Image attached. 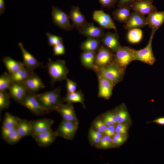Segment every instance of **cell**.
<instances>
[{
  "instance_id": "6da1fadb",
  "label": "cell",
  "mask_w": 164,
  "mask_h": 164,
  "mask_svg": "<svg viewBox=\"0 0 164 164\" xmlns=\"http://www.w3.org/2000/svg\"><path fill=\"white\" fill-rule=\"evenodd\" d=\"M60 92V89L56 88L42 93L35 94L40 104L49 112L55 111L57 107L63 103Z\"/></svg>"
},
{
  "instance_id": "60d3db41",
  "label": "cell",
  "mask_w": 164,
  "mask_h": 164,
  "mask_svg": "<svg viewBox=\"0 0 164 164\" xmlns=\"http://www.w3.org/2000/svg\"><path fill=\"white\" fill-rule=\"evenodd\" d=\"M16 129V126L9 128H2L1 136L5 139Z\"/></svg>"
},
{
  "instance_id": "5bb4252c",
  "label": "cell",
  "mask_w": 164,
  "mask_h": 164,
  "mask_svg": "<svg viewBox=\"0 0 164 164\" xmlns=\"http://www.w3.org/2000/svg\"><path fill=\"white\" fill-rule=\"evenodd\" d=\"M146 17L139 12L133 11L128 22L124 25L125 29L129 30L134 28H140L147 25Z\"/></svg>"
},
{
  "instance_id": "db71d44e",
  "label": "cell",
  "mask_w": 164,
  "mask_h": 164,
  "mask_svg": "<svg viewBox=\"0 0 164 164\" xmlns=\"http://www.w3.org/2000/svg\"><path fill=\"white\" fill-rule=\"evenodd\" d=\"M136 1H148L152 3H153L154 0H137Z\"/></svg>"
},
{
  "instance_id": "4dcf8cb0",
  "label": "cell",
  "mask_w": 164,
  "mask_h": 164,
  "mask_svg": "<svg viewBox=\"0 0 164 164\" xmlns=\"http://www.w3.org/2000/svg\"><path fill=\"white\" fill-rule=\"evenodd\" d=\"M118 123H125L129 119V114L126 106L123 104L114 109Z\"/></svg>"
},
{
  "instance_id": "f35d334b",
  "label": "cell",
  "mask_w": 164,
  "mask_h": 164,
  "mask_svg": "<svg viewBox=\"0 0 164 164\" xmlns=\"http://www.w3.org/2000/svg\"><path fill=\"white\" fill-rule=\"evenodd\" d=\"M53 49L54 56H59L65 54V48L63 43L54 46Z\"/></svg>"
},
{
  "instance_id": "ffe728a7",
  "label": "cell",
  "mask_w": 164,
  "mask_h": 164,
  "mask_svg": "<svg viewBox=\"0 0 164 164\" xmlns=\"http://www.w3.org/2000/svg\"><path fill=\"white\" fill-rule=\"evenodd\" d=\"M23 82L29 92L35 93L45 86L43 82L37 75L34 72Z\"/></svg>"
},
{
  "instance_id": "ab89813d",
  "label": "cell",
  "mask_w": 164,
  "mask_h": 164,
  "mask_svg": "<svg viewBox=\"0 0 164 164\" xmlns=\"http://www.w3.org/2000/svg\"><path fill=\"white\" fill-rule=\"evenodd\" d=\"M66 80L67 93H72L76 91L77 83L73 80L67 78Z\"/></svg>"
},
{
  "instance_id": "ba28073f",
  "label": "cell",
  "mask_w": 164,
  "mask_h": 164,
  "mask_svg": "<svg viewBox=\"0 0 164 164\" xmlns=\"http://www.w3.org/2000/svg\"><path fill=\"white\" fill-rule=\"evenodd\" d=\"M78 127V122L63 119L55 132L57 136L71 140L74 137Z\"/></svg>"
},
{
  "instance_id": "83f0119b",
  "label": "cell",
  "mask_w": 164,
  "mask_h": 164,
  "mask_svg": "<svg viewBox=\"0 0 164 164\" xmlns=\"http://www.w3.org/2000/svg\"><path fill=\"white\" fill-rule=\"evenodd\" d=\"M16 129L21 136L23 138L32 135V127L30 121L19 119L16 126Z\"/></svg>"
},
{
  "instance_id": "cb8c5ba5",
  "label": "cell",
  "mask_w": 164,
  "mask_h": 164,
  "mask_svg": "<svg viewBox=\"0 0 164 164\" xmlns=\"http://www.w3.org/2000/svg\"><path fill=\"white\" fill-rule=\"evenodd\" d=\"M131 9L130 4L119 7L112 12L114 19L119 22L126 24L131 16Z\"/></svg>"
},
{
  "instance_id": "8992f818",
  "label": "cell",
  "mask_w": 164,
  "mask_h": 164,
  "mask_svg": "<svg viewBox=\"0 0 164 164\" xmlns=\"http://www.w3.org/2000/svg\"><path fill=\"white\" fill-rule=\"evenodd\" d=\"M135 60L133 49L121 46L114 53V62L121 67L126 69L128 66Z\"/></svg>"
},
{
  "instance_id": "1f68e13d",
  "label": "cell",
  "mask_w": 164,
  "mask_h": 164,
  "mask_svg": "<svg viewBox=\"0 0 164 164\" xmlns=\"http://www.w3.org/2000/svg\"><path fill=\"white\" fill-rule=\"evenodd\" d=\"M143 36V32L140 28H134L128 30L127 38L128 41L131 43H138L142 40Z\"/></svg>"
},
{
  "instance_id": "30bf717a",
  "label": "cell",
  "mask_w": 164,
  "mask_h": 164,
  "mask_svg": "<svg viewBox=\"0 0 164 164\" xmlns=\"http://www.w3.org/2000/svg\"><path fill=\"white\" fill-rule=\"evenodd\" d=\"M93 19L102 28L108 29H113L117 33L116 27L110 16L102 10L94 11Z\"/></svg>"
},
{
  "instance_id": "9a60e30c",
  "label": "cell",
  "mask_w": 164,
  "mask_h": 164,
  "mask_svg": "<svg viewBox=\"0 0 164 164\" xmlns=\"http://www.w3.org/2000/svg\"><path fill=\"white\" fill-rule=\"evenodd\" d=\"M18 46L21 51L23 59V63L25 68L31 71L40 67L41 63L36 58L24 48L21 43H18Z\"/></svg>"
},
{
  "instance_id": "ac0fdd59",
  "label": "cell",
  "mask_w": 164,
  "mask_h": 164,
  "mask_svg": "<svg viewBox=\"0 0 164 164\" xmlns=\"http://www.w3.org/2000/svg\"><path fill=\"white\" fill-rule=\"evenodd\" d=\"M101 42L104 46L114 53L121 46L116 33L107 32L101 38Z\"/></svg>"
},
{
  "instance_id": "836d02e7",
  "label": "cell",
  "mask_w": 164,
  "mask_h": 164,
  "mask_svg": "<svg viewBox=\"0 0 164 164\" xmlns=\"http://www.w3.org/2000/svg\"><path fill=\"white\" fill-rule=\"evenodd\" d=\"M10 96L6 91H0V109L8 108L10 104Z\"/></svg>"
},
{
  "instance_id": "ee69618b",
  "label": "cell",
  "mask_w": 164,
  "mask_h": 164,
  "mask_svg": "<svg viewBox=\"0 0 164 164\" xmlns=\"http://www.w3.org/2000/svg\"><path fill=\"white\" fill-rule=\"evenodd\" d=\"M89 136L90 139L92 143L97 146L98 143L101 138L94 133L93 129L90 130L89 133Z\"/></svg>"
},
{
  "instance_id": "bcb514c9",
  "label": "cell",
  "mask_w": 164,
  "mask_h": 164,
  "mask_svg": "<svg viewBox=\"0 0 164 164\" xmlns=\"http://www.w3.org/2000/svg\"><path fill=\"white\" fill-rule=\"evenodd\" d=\"M127 138V137L122 138H119L113 136L112 139L114 147L120 146L126 141Z\"/></svg>"
},
{
  "instance_id": "7dc6e473",
  "label": "cell",
  "mask_w": 164,
  "mask_h": 164,
  "mask_svg": "<svg viewBox=\"0 0 164 164\" xmlns=\"http://www.w3.org/2000/svg\"><path fill=\"white\" fill-rule=\"evenodd\" d=\"M115 133V127L113 125L107 126V128L104 132L105 135H108L111 137L113 136Z\"/></svg>"
},
{
  "instance_id": "e0dca14e",
  "label": "cell",
  "mask_w": 164,
  "mask_h": 164,
  "mask_svg": "<svg viewBox=\"0 0 164 164\" xmlns=\"http://www.w3.org/2000/svg\"><path fill=\"white\" fill-rule=\"evenodd\" d=\"M69 17L72 22L73 28L77 30L85 26L87 23L85 16L80 11V8L77 6H73L69 14Z\"/></svg>"
},
{
  "instance_id": "4316f807",
  "label": "cell",
  "mask_w": 164,
  "mask_h": 164,
  "mask_svg": "<svg viewBox=\"0 0 164 164\" xmlns=\"http://www.w3.org/2000/svg\"><path fill=\"white\" fill-rule=\"evenodd\" d=\"M23 67L14 73L9 74L11 82H22L26 80L33 72Z\"/></svg>"
},
{
  "instance_id": "7a4b0ae2",
  "label": "cell",
  "mask_w": 164,
  "mask_h": 164,
  "mask_svg": "<svg viewBox=\"0 0 164 164\" xmlns=\"http://www.w3.org/2000/svg\"><path fill=\"white\" fill-rule=\"evenodd\" d=\"M47 67L49 74L51 78L50 83L52 86L57 81L67 79L69 70L64 60H57L54 61L49 59Z\"/></svg>"
},
{
  "instance_id": "5b68a950",
  "label": "cell",
  "mask_w": 164,
  "mask_h": 164,
  "mask_svg": "<svg viewBox=\"0 0 164 164\" xmlns=\"http://www.w3.org/2000/svg\"><path fill=\"white\" fill-rule=\"evenodd\" d=\"M51 15L53 22L59 28L67 31L72 30L73 27L70 24L69 15L58 8L52 6Z\"/></svg>"
},
{
  "instance_id": "f5cc1de1",
  "label": "cell",
  "mask_w": 164,
  "mask_h": 164,
  "mask_svg": "<svg viewBox=\"0 0 164 164\" xmlns=\"http://www.w3.org/2000/svg\"><path fill=\"white\" fill-rule=\"evenodd\" d=\"M116 127H117L119 128L128 129V126L127 124L125 123H118L116 125Z\"/></svg>"
},
{
  "instance_id": "277c9868",
  "label": "cell",
  "mask_w": 164,
  "mask_h": 164,
  "mask_svg": "<svg viewBox=\"0 0 164 164\" xmlns=\"http://www.w3.org/2000/svg\"><path fill=\"white\" fill-rule=\"evenodd\" d=\"M157 30L152 29L148 42L146 46L140 50L133 49L135 60H138L150 65H153L156 61L152 47V42Z\"/></svg>"
},
{
  "instance_id": "e575fe53",
  "label": "cell",
  "mask_w": 164,
  "mask_h": 164,
  "mask_svg": "<svg viewBox=\"0 0 164 164\" xmlns=\"http://www.w3.org/2000/svg\"><path fill=\"white\" fill-rule=\"evenodd\" d=\"M11 83L9 74L5 72L3 73L0 77V91L8 89Z\"/></svg>"
},
{
  "instance_id": "f1b7e54d",
  "label": "cell",
  "mask_w": 164,
  "mask_h": 164,
  "mask_svg": "<svg viewBox=\"0 0 164 164\" xmlns=\"http://www.w3.org/2000/svg\"><path fill=\"white\" fill-rule=\"evenodd\" d=\"M2 60L9 74L24 67L23 62L16 61L9 56L5 57Z\"/></svg>"
},
{
  "instance_id": "603a6c76",
  "label": "cell",
  "mask_w": 164,
  "mask_h": 164,
  "mask_svg": "<svg viewBox=\"0 0 164 164\" xmlns=\"http://www.w3.org/2000/svg\"><path fill=\"white\" fill-rule=\"evenodd\" d=\"M147 25L157 30L164 23V11H156L148 15L146 17Z\"/></svg>"
},
{
  "instance_id": "2e32d148",
  "label": "cell",
  "mask_w": 164,
  "mask_h": 164,
  "mask_svg": "<svg viewBox=\"0 0 164 164\" xmlns=\"http://www.w3.org/2000/svg\"><path fill=\"white\" fill-rule=\"evenodd\" d=\"M32 136L38 145L43 147L50 145L57 136L55 132L53 131L51 129L44 132L33 134Z\"/></svg>"
},
{
  "instance_id": "f546056e",
  "label": "cell",
  "mask_w": 164,
  "mask_h": 164,
  "mask_svg": "<svg viewBox=\"0 0 164 164\" xmlns=\"http://www.w3.org/2000/svg\"><path fill=\"white\" fill-rule=\"evenodd\" d=\"M62 100L63 102H66L67 103H80L83 107H85L84 95L80 91L67 93L66 96L62 99Z\"/></svg>"
},
{
  "instance_id": "681fc988",
  "label": "cell",
  "mask_w": 164,
  "mask_h": 164,
  "mask_svg": "<svg viewBox=\"0 0 164 164\" xmlns=\"http://www.w3.org/2000/svg\"><path fill=\"white\" fill-rule=\"evenodd\" d=\"M150 122H154L159 125L164 126V117H159Z\"/></svg>"
},
{
  "instance_id": "c3c4849f",
  "label": "cell",
  "mask_w": 164,
  "mask_h": 164,
  "mask_svg": "<svg viewBox=\"0 0 164 164\" xmlns=\"http://www.w3.org/2000/svg\"><path fill=\"white\" fill-rule=\"evenodd\" d=\"M137 0H118L117 6L119 7L126 5H129Z\"/></svg>"
},
{
  "instance_id": "8fae6325",
  "label": "cell",
  "mask_w": 164,
  "mask_h": 164,
  "mask_svg": "<svg viewBox=\"0 0 164 164\" xmlns=\"http://www.w3.org/2000/svg\"><path fill=\"white\" fill-rule=\"evenodd\" d=\"M8 90L10 97L20 104L28 92L23 82H11Z\"/></svg>"
},
{
  "instance_id": "3957f363",
  "label": "cell",
  "mask_w": 164,
  "mask_h": 164,
  "mask_svg": "<svg viewBox=\"0 0 164 164\" xmlns=\"http://www.w3.org/2000/svg\"><path fill=\"white\" fill-rule=\"evenodd\" d=\"M126 69L117 64L115 62L94 71L96 73L100 74L111 81L114 86L123 80Z\"/></svg>"
},
{
  "instance_id": "74e56055",
  "label": "cell",
  "mask_w": 164,
  "mask_h": 164,
  "mask_svg": "<svg viewBox=\"0 0 164 164\" xmlns=\"http://www.w3.org/2000/svg\"><path fill=\"white\" fill-rule=\"evenodd\" d=\"M93 125L95 129L94 130L103 134H104L107 126L104 123L102 119L99 118L97 119L94 122Z\"/></svg>"
},
{
  "instance_id": "f907efd6",
  "label": "cell",
  "mask_w": 164,
  "mask_h": 164,
  "mask_svg": "<svg viewBox=\"0 0 164 164\" xmlns=\"http://www.w3.org/2000/svg\"><path fill=\"white\" fill-rule=\"evenodd\" d=\"M128 129H122L117 127H115V132L122 135H126L128 132Z\"/></svg>"
},
{
  "instance_id": "d6986e66",
  "label": "cell",
  "mask_w": 164,
  "mask_h": 164,
  "mask_svg": "<svg viewBox=\"0 0 164 164\" xmlns=\"http://www.w3.org/2000/svg\"><path fill=\"white\" fill-rule=\"evenodd\" d=\"M152 3L148 1H136L130 5L133 11L138 12L144 15L157 11L156 6Z\"/></svg>"
},
{
  "instance_id": "d4e9b609",
  "label": "cell",
  "mask_w": 164,
  "mask_h": 164,
  "mask_svg": "<svg viewBox=\"0 0 164 164\" xmlns=\"http://www.w3.org/2000/svg\"><path fill=\"white\" fill-rule=\"evenodd\" d=\"M101 39L93 38H87L80 44V47L84 52H96L100 46Z\"/></svg>"
},
{
  "instance_id": "7bdbcfd3",
  "label": "cell",
  "mask_w": 164,
  "mask_h": 164,
  "mask_svg": "<svg viewBox=\"0 0 164 164\" xmlns=\"http://www.w3.org/2000/svg\"><path fill=\"white\" fill-rule=\"evenodd\" d=\"M96 146L101 149H107L112 147L107 140L104 136L101 138Z\"/></svg>"
},
{
  "instance_id": "f6af8a7d",
  "label": "cell",
  "mask_w": 164,
  "mask_h": 164,
  "mask_svg": "<svg viewBox=\"0 0 164 164\" xmlns=\"http://www.w3.org/2000/svg\"><path fill=\"white\" fill-rule=\"evenodd\" d=\"M103 116V118L102 120L107 126L114 125H116V124L112 120L108 112L104 114Z\"/></svg>"
},
{
  "instance_id": "44dd1931",
  "label": "cell",
  "mask_w": 164,
  "mask_h": 164,
  "mask_svg": "<svg viewBox=\"0 0 164 164\" xmlns=\"http://www.w3.org/2000/svg\"><path fill=\"white\" fill-rule=\"evenodd\" d=\"M32 135L44 132L51 129L54 121L51 119L42 118L30 121Z\"/></svg>"
},
{
  "instance_id": "4fadbf2b",
  "label": "cell",
  "mask_w": 164,
  "mask_h": 164,
  "mask_svg": "<svg viewBox=\"0 0 164 164\" xmlns=\"http://www.w3.org/2000/svg\"><path fill=\"white\" fill-rule=\"evenodd\" d=\"M80 33L87 38L101 39L105 33L103 29L95 26L93 22H88L78 30Z\"/></svg>"
},
{
  "instance_id": "7c38bea8",
  "label": "cell",
  "mask_w": 164,
  "mask_h": 164,
  "mask_svg": "<svg viewBox=\"0 0 164 164\" xmlns=\"http://www.w3.org/2000/svg\"><path fill=\"white\" fill-rule=\"evenodd\" d=\"M99 83L98 96L109 99L112 94L114 86L112 82L101 75L97 73Z\"/></svg>"
},
{
  "instance_id": "484cf974",
  "label": "cell",
  "mask_w": 164,
  "mask_h": 164,
  "mask_svg": "<svg viewBox=\"0 0 164 164\" xmlns=\"http://www.w3.org/2000/svg\"><path fill=\"white\" fill-rule=\"evenodd\" d=\"M96 52H84L80 55V61L82 65L88 69L94 70L97 67L95 65Z\"/></svg>"
},
{
  "instance_id": "52a82bcc",
  "label": "cell",
  "mask_w": 164,
  "mask_h": 164,
  "mask_svg": "<svg viewBox=\"0 0 164 164\" xmlns=\"http://www.w3.org/2000/svg\"><path fill=\"white\" fill-rule=\"evenodd\" d=\"M35 94L28 92L20 104L35 115H41L48 113L49 112L40 104Z\"/></svg>"
},
{
  "instance_id": "d6a6232c",
  "label": "cell",
  "mask_w": 164,
  "mask_h": 164,
  "mask_svg": "<svg viewBox=\"0 0 164 164\" xmlns=\"http://www.w3.org/2000/svg\"><path fill=\"white\" fill-rule=\"evenodd\" d=\"M19 119L9 112H6L2 128H7L16 126Z\"/></svg>"
},
{
  "instance_id": "8d00e7d4",
  "label": "cell",
  "mask_w": 164,
  "mask_h": 164,
  "mask_svg": "<svg viewBox=\"0 0 164 164\" xmlns=\"http://www.w3.org/2000/svg\"><path fill=\"white\" fill-rule=\"evenodd\" d=\"M46 34L48 38L49 45L50 46H53L55 45L63 43V39L61 37L49 32H46Z\"/></svg>"
},
{
  "instance_id": "9c48e42d",
  "label": "cell",
  "mask_w": 164,
  "mask_h": 164,
  "mask_svg": "<svg viewBox=\"0 0 164 164\" xmlns=\"http://www.w3.org/2000/svg\"><path fill=\"white\" fill-rule=\"evenodd\" d=\"M103 45H101L96 53L95 65L97 68L108 65L114 60V53Z\"/></svg>"
},
{
  "instance_id": "7402d4cb",
  "label": "cell",
  "mask_w": 164,
  "mask_h": 164,
  "mask_svg": "<svg viewBox=\"0 0 164 164\" xmlns=\"http://www.w3.org/2000/svg\"><path fill=\"white\" fill-rule=\"evenodd\" d=\"M61 115L63 119L66 120L78 122L72 103H67L60 105L56 109Z\"/></svg>"
},
{
  "instance_id": "816d5d0a",
  "label": "cell",
  "mask_w": 164,
  "mask_h": 164,
  "mask_svg": "<svg viewBox=\"0 0 164 164\" xmlns=\"http://www.w3.org/2000/svg\"><path fill=\"white\" fill-rule=\"evenodd\" d=\"M5 9V0H0V15L3 14Z\"/></svg>"
},
{
  "instance_id": "d590c367",
  "label": "cell",
  "mask_w": 164,
  "mask_h": 164,
  "mask_svg": "<svg viewBox=\"0 0 164 164\" xmlns=\"http://www.w3.org/2000/svg\"><path fill=\"white\" fill-rule=\"evenodd\" d=\"M22 138L16 129L4 140L8 144L14 145L18 142Z\"/></svg>"
},
{
  "instance_id": "b9f144b4",
  "label": "cell",
  "mask_w": 164,
  "mask_h": 164,
  "mask_svg": "<svg viewBox=\"0 0 164 164\" xmlns=\"http://www.w3.org/2000/svg\"><path fill=\"white\" fill-rule=\"evenodd\" d=\"M100 4L103 7L108 8L113 7L118 2V0H98Z\"/></svg>"
}]
</instances>
